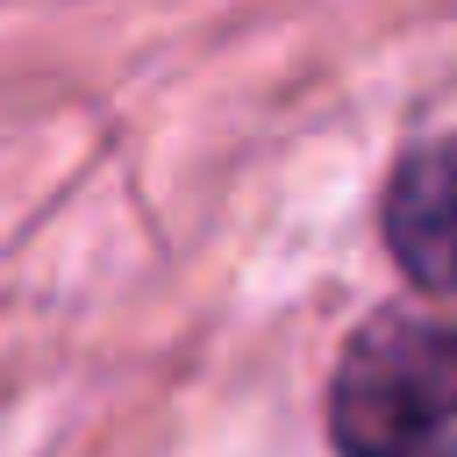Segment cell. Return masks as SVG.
I'll use <instances>...</instances> for the list:
<instances>
[{
    "label": "cell",
    "instance_id": "cell-2",
    "mask_svg": "<svg viewBox=\"0 0 457 457\" xmlns=\"http://www.w3.org/2000/svg\"><path fill=\"white\" fill-rule=\"evenodd\" d=\"M386 250L393 264L428 286V293H457V129L414 143L393 179H386Z\"/></svg>",
    "mask_w": 457,
    "mask_h": 457
},
{
    "label": "cell",
    "instance_id": "cell-1",
    "mask_svg": "<svg viewBox=\"0 0 457 457\" xmlns=\"http://www.w3.org/2000/svg\"><path fill=\"white\" fill-rule=\"evenodd\" d=\"M336 457H457V321L378 307L328 378Z\"/></svg>",
    "mask_w": 457,
    "mask_h": 457
}]
</instances>
